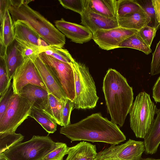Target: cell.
<instances>
[{
	"label": "cell",
	"instance_id": "obj_1",
	"mask_svg": "<svg viewBox=\"0 0 160 160\" xmlns=\"http://www.w3.org/2000/svg\"><path fill=\"white\" fill-rule=\"evenodd\" d=\"M59 132L72 142L86 141L118 145L126 137L116 124L102 116L92 114L78 122L60 128Z\"/></svg>",
	"mask_w": 160,
	"mask_h": 160
},
{
	"label": "cell",
	"instance_id": "obj_2",
	"mask_svg": "<svg viewBox=\"0 0 160 160\" xmlns=\"http://www.w3.org/2000/svg\"><path fill=\"white\" fill-rule=\"evenodd\" d=\"M102 90L111 121L122 127L133 102L132 88L119 72L111 68L103 78Z\"/></svg>",
	"mask_w": 160,
	"mask_h": 160
},
{
	"label": "cell",
	"instance_id": "obj_3",
	"mask_svg": "<svg viewBox=\"0 0 160 160\" xmlns=\"http://www.w3.org/2000/svg\"><path fill=\"white\" fill-rule=\"evenodd\" d=\"M32 0H11L9 8L13 22L24 21L48 45L63 48L65 36L52 23L28 4Z\"/></svg>",
	"mask_w": 160,
	"mask_h": 160
},
{
	"label": "cell",
	"instance_id": "obj_4",
	"mask_svg": "<svg viewBox=\"0 0 160 160\" xmlns=\"http://www.w3.org/2000/svg\"><path fill=\"white\" fill-rule=\"evenodd\" d=\"M158 110L147 92H142L137 96L129 113L130 127L137 138L144 139L149 132Z\"/></svg>",
	"mask_w": 160,
	"mask_h": 160
},
{
	"label": "cell",
	"instance_id": "obj_5",
	"mask_svg": "<svg viewBox=\"0 0 160 160\" xmlns=\"http://www.w3.org/2000/svg\"><path fill=\"white\" fill-rule=\"evenodd\" d=\"M71 63L74 72L75 89V97L72 102L73 109L94 108L99 98L88 68L75 61Z\"/></svg>",
	"mask_w": 160,
	"mask_h": 160
},
{
	"label": "cell",
	"instance_id": "obj_6",
	"mask_svg": "<svg viewBox=\"0 0 160 160\" xmlns=\"http://www.w3.org/2000/svg\"><path fill=\"white\" fill-rule=\"evenodd\" d=\"M48 135H33L29 140L10 148L2 154L7 160H42L56 147Z\"/></svg>",
	"mask_w": 160,
	"mask_h": 160
},
{
	"label": "cell",
	"instance_id": "obj_7",
	"mask_svg": "<svg viewBox=\"0 0 160 160\" xmlns=\"http://www.w3.org/2000/svg\"><path fill=\"white\" fill-rule=\"evenodd\" d=\"M33 105L19 94L13 93L0 119V133L15 132L18 128L29 116Z\"/></svg>",
	"mask_w": 160,
	"mask_h": 160
},
{
	"label": "cell",
	"instance_id": "obj_8",
	"mask_svg": "<svg viewBox=\"0 0 160 160\" xmlns=\"http://www.w3.org/2000/svg\"><path fill=\"white\" fill-rule=\"evenodd\" d=\"M39 56L49 68L68 98L72 102L75 97L74 72L71 63L65 62L42 52Z\"/></svg>",
	"mask_w": 160,
	"mask_h": 160
},
{
	"label": "cell",
	"instance_id": "obj_9",
	"mask_svg": "<svg viewBox=\"0 0 160 160\" xmlns=\"http://www.w3.org/2000/svg\"><path fill=\"white\" fill-rule=\"evenodd\" d=\"M145 151L144 141L129 139L120 145H112L98 153L96 160H140Z\"/></svg>",
	"mask_w": 160,
	"mask_h": 160
},
{
	"label": "cell",
	"instance_id": "obj_10",
	"mask_svg": "<svg viewBox=\"0 0 160 160\" xmlns=\"http://www.w3.org/2000/svg\"><path fill=\"white\" fill-rule=\"evenodd\" d=\"M12 79L14 94H19L22 88L29 84L38 86L47 91L34 63L31 60H24L17 69Z\"/></svg>",
	"mask_w": 160,
	"mask_h": 160
},
{
	"label": "cell",
	"instance_id": "obj_11",
	"mask_svg": "<svg viewBox=\"0 0 160 160\" xmlns=\"http://www.w3.org/2000/svg\"><path fill=\"white\" fill-rule=\"evenodd\" d=\"M138 32L119 27L98 30L93 34L92 39L101 49L109 50L119 48L120 43Z\"/></svg>",
	"mask_w": 160,
	"mask_h": 160
},
{
	"label": "cell",
	"instance_id": "obj_12",
	"mask_svg": "<svg viewBox=\"0 0 160 160\" xmlns=\"http://www.w3.org/2000/svg\"><path fill=\"white\" fill-rule=\"evenodd\" d=\"M54 23L56 27L74 42L83 44L92 39V33L83 25L67 21L63 18L56 20Z\"/></svg>",
	"mask_w": 160,
	"mask_h": 160
},
{
	"label": "cell",
	"instance_id": "obj_13",
	"mask_svg": "<svg viewBox=\"0 0 160 160\" xmlns=\"http://www.w3.org/2000/svg\"><path fill=\"white\" fill-rule=\"evenodd\" d=\"M49 94L61 101L68 99L67 96L48 67L39 56L33 62Z\"/></svg>",
	"mask_w": 160,
	"mask_h": 160
},
{
	"label": "cell",
	"instance_id": "obj_14",
	"mask_svg": "<svg viewBox=\"0 0 160 160\" xmlns=\"http://www.w3.org/2000/svg\"><path fill=\"white\" fill-rule=\"evenodd\" d=\"M81 23L94 33L97 31L119 27L117 20L96 13L85 8L81 15Z\"/></svg>",
	"mask_w": 160,
	"mask_h": 160
},
{
	"label": "cell",
	"instance_id": "obj_15",
	"mask_svg": "<svg viewBox=\"0 0 160 160\" xmlns=\"http://www.w3.org/2000/svg\"><path fill=\"white\" fill-rule=\"evenodd\" d=\"M19 94L33 106L42 109L47 102L48 93L40 87L29 84L24 87Z\"/></svg>",
	"mask_w": 160,
	"mask_h": 160
},
{
	"label": "cell",
	"instance_id": "obj_16",
	"mask_svg": "<svg viewBox=\"0 0 160 160\" xmlns=\"http://www.w3.org/2000/svg\"><path fill=\"white\" fill-rule=\"evenodd\" d=\"M95 145L86 142H81L69 147L65 160H96L98 153Z\"/></svg>",
	"mask_w": 160,
	"mask_h": 160
},
{
	"label": "cell",
	"instance_id": "obj_17",
	"mask_svg": "<svg viewBox=\"0 0 160 160\" xmlns=\"http://www.w3.org/2000/svg\"><path fill=\"white\" fill-rule=\"evenodd\" d=\"M119 27L138 31L148 25L151 19L143 9L139 12L117 18Z\"/></svg>",
	"mask_w": 160,
	"mask_h": 160
},
{
	"label": "cell",
	"instance_id": "obj_18",
	"mask_svg": "<svg viewBox=\"0 0 160 160\" xmlns=\"http://www.w3.org/2000/svg\"><path fill=\"white\" fill-rule=\"evenodd\" d=\"M15 39L38 46H43L41 38L24 21L17 20L13 22Z\"/></svg>",
	"mask_w": 160,
	"mask_h": 160
},
{
	"label": "cell",
	"instance_id": "obj_19",
	"mask_svg": "<svg viewBox=\"0 0 160 160\" xmlns=\"http://www.w3.org/2000/svg\"><path fill=\"white\" fill-rule=\"evenodd\" d=\"M116 0H85V8L111 18L117 20Z\"/></svg>",
	"mask_w": 160,
	"mask_h": 160
},
{
	"label": "cell",
	"instance_id": "obj_20",
	"mask_svg": "<svg viewBox=\"0 0 160 160\" xmlns=\"http://www.w3.org/2000/svg\"><path fill=\"white\" fill-rule=\"evenodd\" d=\"M5 57L9 78L11 81L17 69L24 61L18 43L15 39L7 47Z\"/></svg>",
	"mask_w": 160,
	"mask_h": 160
},
{
	"label": "cell",
	"instance_id": "obj_21",
	"mask_svg": "<svg viewBox=\"0 0 160 160\" xmlns=\"http://www.w3.org/2000/svg\"><path fill=\"white\" fill-rule=\"evenodd\" d=\"M144 139L145 153L151 154L156 153L160 144V108L151 129Z\"/></svg>",
	"mask_w": 160,
	"mask_h": 160
},
{
	"label": "cell",
	"instance_id": "obj_22",
	"mask_svg": "<svg viewBox=\"0 0 160 160\" xmlns=\"http://www.w3.org/2000/svg\"><path fill=\"white\" fill-rule=\"evenodd\" d=\"M29 116L36 120L48 134L53 133L56 131L57 123L42 109L32 106Z\"/></svg>",
	"mask_w": 160,
	"mask_h": 160
},
{
	"label": "cell",
	"instance_id": "obj_23",
	"mask_svg": "<svg viewBox=\"0 0 160 160\" xmlns=\"http://www.w3.org/2000/svg\"><path fill=\"white\" fill-rule=\"evenodd\" d=\"M0 23V44L7 48L15 39L13 22L9 10Z\"/></svg>",
	"mask_w": 160,
	"mask_h": 160
},
{
	"label": "cell",
	"instance_id": "obj_24",
	"mask_svg": "<svg viewBox=\"0 0 160 160\" xmlns=\"http://www.w3.org/2000/svg\"><path fill=\"white\" fill-rule=\"evenodd\" d=\"M62 101L48 93L47 102L42 109L61 126Z\"/></svg>",
	"mask_w": 160,
	"mask_h": 160
},
{
	"label": "cell",
	"instance_id": "obj_25",
	"mask_svg": "<svg viewBox=\"0 0 160 160\" xmlns=\"http://www.w3.org/2000/svg\"><path fill=\"white\" fill-rule=\"evenodd\" d=\"M119 48H126L137 49L148 55L152 50L143 40L138 32L123 41L119 45Z\"/></svg>",
	"mask_w": 160,
	"mask_h": 160
},
{
	"label": "cell",
	"instance_id": "obj_26",
	"mask_svg": "<svg viewBox=\"0 0 160 160\" xmlns=\"http://www.w3.org/2000/svg\"><path fill=\"white\" fill-rule=\"evenodd\" d=\"M24 138L23 135L15 132L0 133V154L21 143Z\"/></svg>",
	"mask_w": 160,
	"mask_h": 160
},
{
	"label": "cell",
	"instance_id": "obj_27",
	"mask_svg": "<svg viewBox=\"0 0 160 160\" xmlns=\"http://www.w3.org/2000/svg\"><path fill=\"white\" fill-rule=\"evenodd\" d=\"M42 52L60 61L67 63H72L75 60L66 49L49 45L42 46Z\"/></svg>",
	"mask_w": 160,
	"mask_h": 160
},
{
	"label": "cell",
	"instance_id": "obj_28",
	"mask_svg": "<svg viewBox=\"0 0 160 160\" xmlns=\"http://www.w3.org/2000/svg\"><path fill=\"white\" fill-rule=\"evenodd\" d=\"M143 9L135 0H118L117 1V18L124 17Z\"/></svg>",
	"mask_w": 160,
	"mask_h": 160
},
{
	"label": "cell",
	"instance_id": "obj_29",
	"mask_svg": "<svg viewBox=\"0 0 160 160\" xmlns=\"http://www.w3.org/2000/svg\"><path fill=\"white\" fill-rule=\"evenodd\" d=\"M15 40L18 43L24 60L30 59L33 62L42 52V46H38L19 40Z\"/></svg>",
	"mask_w": 160,
	"mask_h": 160
},
{
	"label": "cell",
	"instance_id": "obj_30",
	"mask_svg": "<svg viewBox=\"0 0 160 160\" xmlns=\"http://www.w3.org/2000/svg\"><path fill=\"white\" fill-rule=\"evenodd\" d=\"M5 54L0 55V96L7 89L11 83L5 60Z\"/></svg>",
	"mask_w": 160,
	"mask_h": 160
},
{
	"label": "cell",
	"instance_id": "obj_31",
	"mask_svg": "<svg viewBox=\"0 0 160 160\" xmlns=\"http://www.w3.org/2000/svg\"><path fill=\"white\" fill-rule=\"evenodd\" d=\"M69 148L63 142H56L55 148L47 154L42 160H63Z\"/></svg>",
	"mask_w": 160,
	"mask_h": 160
},
{
	"label": "cell",
	"instance_id": "obj_32",
	"mask_svg": "<svg viewBox=\"0 0 160 160\" xmlns=\"http://www.w3.org/2000/svg\"><path fill=\"white\" fill-rule=\"evenodd\" d=\"M140 5L151 19L150 26L158 29L160 25L158 23L156 17L155 11L152 0H135Z\"/></svg>",
	"mask_w": 160,
	"mask_h": 160
},
{
	"label": "cell",
	"instance_id": "obj_33",
	"mask_svg": "<svg viewBox=\"0 0 160 160\" xmlns=\"http://www.w3.org/2000/svg\"><path fill=\"white\" fill-rule=\"evenodd\" d=\"M58 1L64 8L71 10L80 15L85 9V0H59Z\"/></svg>",
	"mask_w": 160,
	"mask_h": 160
},
{
	"label": "cell",
	"instance_id": "obj_34",
	"mask_svg": "<svg viewBox=\"0 0 160 160\" xmlns=\"http://www.w3.org/2000/svg\"><path fill=\"white\" fill-rule=\"evenodd\" d=\"M158 29L155 28L146 26L138 31V33L145 42L150 47Z\"/></svg>",
	"mask_w": 160,
	"mask_h": 160
},
{
	"label": "cell",
	"instance_id": "obj_35",
	"mask_svg": "<svg viewBox=\"0 0 160 160\" xmlns=\"http://www.w3.org/2000/svg\"><path fill=\"white\" fill-rule=\"evenodd\" d=\"M63 107L62 111V127H66L71 124L70 116L73 109L72 102L68 98L62 101Z\"/></svg>",
	"mask_w": 160,
	"mask_h": 160
},
{
	"label": "cell",
	"instance_id": "obj_36",
	"mask_svg": "<svg viewBox=\"0 0 160 160\" xmlns=\"http://www.w3.org/2000/svg\"><path fill=\"white\" fill-rule=\"evenodd\" d=\"M160 73V40L157 44L156 49L152 53L151 64L150 74L154 76Z\"/></svg>",
	"mask_w": 160,
	"mask_h": 160
},
{
	"label": "cell",
	"instance_id": "obj_37",
	"mask_svg": "<svg viewBox=\"0 0 160 160\" xmlns=\"http://www.w3.org/2000/svg\"><path fill=\"white\" fill-rule=\"evenodd\" d=\"M13 93L12 82H11L9 87L0 96V119L3 116L9 104L10 98Z\"/></svg>",
	"mask_w": 160,
	"mask_h": 160
},
{
	"label": "cell",
	"instance_id": "obj_38",
	"mask_svg": "<svg viewBox=\"0 0 160 160\" xmlns=\"http://www.w3.org/2000/svg\"><path fill=\"white\" fill-rule=\"evenodd\" d=\"M11 5V0H0V20L1 22L3 19L7 11Z\"/></svg>",
	"mask_w": 160,
	"mask_h": 160
},
{
	"label": "cell",
	"instance_id": "obj_39",
	"mask_svg": "<svg viewBox=\"0 0 160 160\" xmlns=\"http://www.w3.org/2000/svg\"><path fill=\"white\" fill-rule=\"evenodd\" d=\"M152 97L156 103L160 102V76L153 87Z\"/></svg>",
	"mask_w": 160,
	"mask_h": 160
},
{
	"label": "cell",
	"instance_id": "obj_40",
	"mask_svg": "<svg viewBox=\"0 0 160 160\" xmlns=\"http://www.w3.org/2000/svg\"><path fill=\"white\" fill-rule=\"evenodd\" d=\"M158 23L160 25V0H152Z\"/></svg>",
	"mask_w": 160,
	"mask_h": 160
},
{
	"label": "cell",
	"instance_id": "obj_41",
	"mask_svg": "<svg viewBox=\"0 0 160 160\" xmlns=\"http://www.w3.org/2000/svg\"><path fill=\"white\" fill-rule=\"evenodd\" d=\"M140 160H160V159H154L152 158H141Z\"/></svg>",
	"mask_w": 160,
	"mask_h": 160
},
{
	"label": "cell",
	"instance_id": "obj_42",
	"mask_svg": "<svg viewBox=\"0 0 160 160\" xmlns=\"http://www.w3.org/2000/svg\"><path fill=\"white\" fill-rule=\"evenodd\" d=\"M0 160H7L2 154H0Z\"/></svg>",
	"mask_w": 160,
	"mask_h": 160
}]
</instances>
